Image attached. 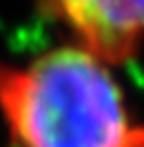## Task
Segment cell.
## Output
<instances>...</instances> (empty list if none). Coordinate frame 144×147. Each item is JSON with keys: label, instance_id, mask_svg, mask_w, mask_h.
Listing matches in <instances>:
<instances>
[{"label": "cell", "instance_id": "obj_1", "mask_svg": "<svg viewBox=\"0 0 144 147\" xmlns=\"http://www.w3.org/2000/svg\"><path fill=\"white\" fill-rule=\"evenodd\" d=\"M0 125L9 147H144L117 69L67 40L0 60Z\"/></svg>", "mask_w": 144, "mask_h": 147}, {"label": "cell", "instance_id": "obj_2", "mask_svg": "<svg viewBox=\"0 0 144 147\" xmlns=\"http://www.w3.org/2000/svg\"><path fill=\"white\" fill-rule=\"evenodd\" d=\"M67 42L120 69L144 49V0H38Z\"/></svg>", "mask_w": 144, "mask_h": 147}]
</instances>
